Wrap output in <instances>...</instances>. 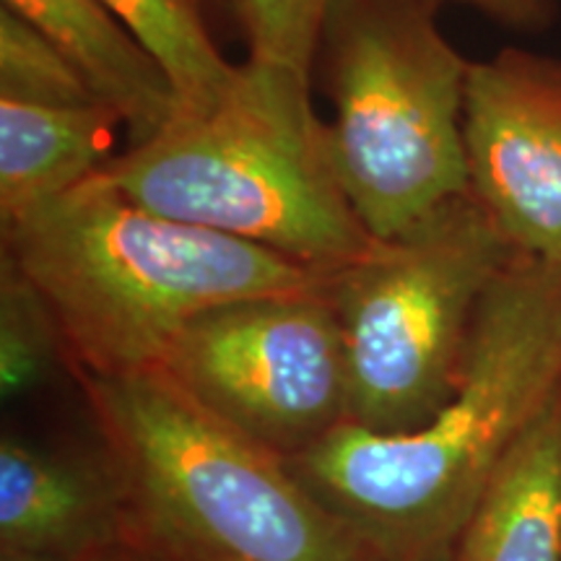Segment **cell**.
<instances>
[{"label":"cell","mask_w":561,"mask_h":561,"mask_svg":"<svg viewBox=\"0 0 561 561\" xmlns=\"http://www.w3.org/2000/svg\"><path fill=\"white\" fill-rule=\"evenodd\" d=\"M123 125L104 104L45 107L0 100V221L30 210L94 178L110 133Z\"/></svg>","instance_id":"12"},{"label":"cell","mask_w":561,"mask_h":561,"mask_svg":"<svg viewBox=\"0 0 561 561\" xmlns=\"http://www.w3.org/2000/svg\"><path fill=\"white\" fill-rule=\"evenodd\" d=\"M153 375L284 460L348 419L346 351L325 286L203 312Z\"/></svg>","instance_id":"7"},{"label":"cell","mask_w":561,"mask_h":561,"mask_svg":"<svg viewBox=\"0 0 561 561\" xmlns=\"http://www.w3.org/2000/svg\"><path fill=\"white\" fill-rule=\"evenodd\" d=\"M0 561H68L58 557H42V553H3Z\"/></svg>","instance_id":"18"},{"label":"cell","mask_w":561,"mask_h":561,"mask_svg":"<svg viewBox=\"0 0 561 561\" xmlns=\"http://www.w3.org/2000/svg\"><path fill=\"white\" fill-rule=\"evenodd\" d=\"M494 24L515 32H541L559 16L557 0H460Z\"/></svg>","instance_id":"17"},{"label":"cell","mask_w":561,"mask_h":561,"mask_svg":"<svg viewBox=\"0 0 561 561\" xmlns=\"http://www.w3.org/2000/svg\"><path fill=\"white\" fill-rule=\"evenodd\" d=\"M45 34L104 107L128 128L130 146L149 144L178 117L170 76L102 0H0Z\"/></svg>","instance_id":"10"},{"label":"cell","mask_w":561,"mask_h":561,"mask_svg":"<svg viewBox=\"0 0 561 561\" xmlns=\"http://www.w3.org/2000/svg\"><path fill=\"white\" fill-rule=\"evenodd\" d=\"M517 250L471 191L328 278L348 371V419L416 430L453 396L483 294Z\"/></svg>","instance_id":"6"},{"label":"cell","mask_w":561,"mask_h":561,"mask_svg":"<svg viewBox=\"0 0 561 561\" xmlns=\"http://www.w3.org/2000/svg\"><path fill=\"white\" fill-rule=\"evenodd\" d=\"M136 206L257 244L333 276L377 240L335 174L310 79L242 62L237 87L203 115L174 117L94 174Z\"/></svg>","instance_id":"3"},{"label":"cell","mask_w":561,"mask_h":561,"mask_svg":"<svg viewBox=\"0 0 561 561\" xmlns=\"http://www.w3.org/2000/svg\"><path fill=\"white\" fill-rule=\"evenodd\" d=\"M328 0H234L250 60L297 70L310 79Z\"/></svg>","instance_id":"16"},{"label":"cell","mask_w":561,"mask_h":561,"mask_svg":"<svg viewBox=\"0 0 561 561\" xmlns=\"http://www.w3.org/2000/svg\"><path fill=\"white\" fill-rule=\"evenodd\" d=\"M87 380L130 515L178 561H375L289 460L159 375Z\"/></svg>","instance_id":"4"},{"label":"cell","mask_w":561,"mask_h":561,"mask_svg":"<svg viewBox=\"0 0 561 561\" xmlns=\"http://www.w3.org/2000/svg\"><path fill=\"white\" fill-rule=\"evenodd\" d=\"M468 191L512 250L561 263V58L504 47L471 60Z\"/></svg>","instance_id":"8"},{"label":"cell","mask_w":561,"mask_h":561,"mask_svg":"<svg viewBox=\"0 0 561 561\" xmlns=\"http://www.w3.org/2000/svg\"><path fill=\"white\" fill-rule=\"evenodd\" d=\"M561 388V263L515 252L476 312L453 396L416 430L343 421L291 471L375 561H450L483 491Z\"/></svg>","instance_id":"1"},{"label":"cell","mask_w":561,"mask_h":561,"mask_svg":"<svg viewBox=\"0 0 561 561\" xmlns=\"http://www.w3.org/2000/svg\"><path fill=\"white\" fill-rule=\"evenodd\" d=\"M170 76L178 117L214 110L237 87L242 66L224 60L201 0H102ZM174 123V121H172Z\"/></svg>","instance_id":"13"},{"label":"cell","mask_w":561,"mask_h":561,"mask_svg":"<svg viewBox=\"0 0 561 561\" xmlns=\"http://www.w3.org/2000/svg\"><path fill=\"white\" fill-rule=\"evenodd\" d=\"M450 561H561V388L483 491Z\"/></svg>","instance_id":"11"},{"label":"cell","mask_w":561,"mask_h":561,"mask_svg":"<svg viewBox=\"0 0 561 561\" xmlns=\"http://www.w3.org/2000/svg\"><path fill=\"white\" fill-rule=\"evenodd\" d=\"M130 515L121 473L5 434L0 442V549L89 561L117 549Z\"/></svg>","instance_id":"9"},{"label":"cell","mask_w":561,"mask_h":561,"mask_svg":"<svg viewBox=\"0 0 561 561\" xmlns=\"http://www.w3.org/2000/svg\"><path fill=\"white\" fill-rule=\"evenodd\" d=\"M62 346L50 307L9 255L0 261V388L19 398L39 388Z\"/></svg>","instance_id":"14"},{"label":"cell","mask_w":561,"mask_h":561,"mask_svg":"<svg viewBox=\"0 0 561 561\" xmlns=\"http://www.w3.org/2000/svg\"><path fill=\"white\" fill-rule=\"evenodd\" d=\"M439 0H328L314 66L333 104L328 140L343 193L392 240L468 193V66L437 24Z\"/></svg>","instance_id":"5"},{"label":"cell","mask_w":561,"mask_h":561,"mask_svg":"<svg viewBox=\"0 0 561 561\" xmlns=\"http://www.w3.org/2000/svg\"><path fill=\"white\" fill-rule=\"evenodd\" d=\"M201 3H206V0H201ZM210 3H227V5H231V9H234V0H210Z\"/></svg>","instance_id":"20"},{"label":"cell","mask_w":561,"mask_h":561,"mask_svg":"<svg viewBox=\"0 0 561 561\" xmlns=\"http://www.w3.org/2000/svg\"><path fill=\"white\" fill-rule=\"evenodd\" d=\"M3 255L50 307L87 377L149 375L195 318L229 301L318 291L325 273L136 206L89 178L3 224Z\"/></svg>","instance_id":"2"},{"label":"cell","mask_w":561,"mask_h":561,"mask_svg":"<svg viewBox=\"0 0 561 561\" xmlns=\"http://www.w3.org/2000/svg\"><path fill=\"white\" fill-rule=\"evenodd\" d=\"M89 561H140V559L130 557V553L117 551V549H110V551H104V553H100V557H94V559H89Z\"/></svg>","instance_id":"19"},{"label":"cell","mask_w":561,"mask_h":561,"mask_svg":"<svg viewBox=\"0 0 561 561\" xmlns=\"http://www.w3.org/2000/svg\"><path fill=\"white\" fill-rule=\"evenodd\" d=\"M0 100L45 107L102 104L73 62L5 5H0Z\"/></svg>","instance_id":"15"}]
</instances>
